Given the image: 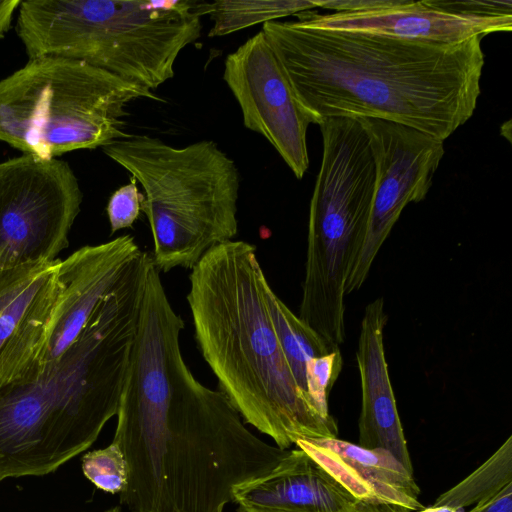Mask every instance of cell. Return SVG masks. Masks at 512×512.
I'll list each match as a JSON object with an SVG mask.
<instances>
[{
	"mask_svg": "<svg viewBox=\"0 0 512 512\" xmlns=\"http://www.w3.org/2000/svg\"><path fill=\"white\" fill-rule=\"evenodd\" d=\"M183 328L150 263L113 438L127 461L120 503L130 512H223L235 487L289 451L254 435L221 391L194 377Z\"/></svg>",
	"mask_w": 512,
	"mask_h": 512,
	"instance_id": "6da1fadb",
	"label": "cell"
},
{
	"mask_svg": "<svg viewBox=\"0 0 512 512\" xmlns=\"http://www.w3.org/2000/svg\"><path fill=\"white\" fill-rule=\"evenodd\" d=\"M312 124L374 118L445 140L481 94L482 37L429 43L271 21L261 30Z\"/></svg>",
	"mask_w": 512,
	"mask_h": 512,
	"instance_id": "7a4b0ae2",
	"label": "cell"
},
{
	"mask_svg": "<svg viewBox=\"0 0 512 512\" xmlns=\"http://www.w3.org/2000/svg\"><path fill=\"white\" fill-rule=\"evenodd\" d=\"M187 301L198 348L242 419L281 449L301 438L337 437L297 385L276 335L256 247L231 240L191 269Z\"/></svg>",
	"mask_w": 512,
	"mask_h": 512,
	"instance_id": "3957f363",
	"label": "cell"
},
{
	"mask_svg": "<svg viewBox=\"0 0 512 512\" xmlns=\"http://www.w3.org/2000/svg\"><path fill=\"white\" fill-rule=\"evenodd\" d=\"M195 1L26 0L17 34L29 58L83 61L149 90L201 36Z\"/></svg>",
	"mask_w": 512,
	"mask_h": 512,
	"instance_id": "277c9868",
	"label": "cell"
},
{
	"mask_svg": "<svg viewBox=\"0 0 512 512\" xmlns=\"http://www.w3.org/2000/svg\"><path fill=\"white\" fill-rule=\"evenodd\" d=\"M102 149L143 187L141 211L151 228V256L159 272L192 269L237 234L239 172L215 142L176 148L131 135Z\"/></svg>",
	"mask_w": 512,
	"mask_h": 512,
	"instance_id": "5b68a950",
	"label": "cell"
},
{
	"mask_svg": "<svg viewBox=\"0 0 512 512\" xmlns=\"http://www.w3.org/2000/svg\"><path fill=\"white\" fill-rule=\"evenodd\" d=\"M161 100L83 61L41 56L0 80V141L41 159L130 137L126 107Z\"/></svg>",
	"mask_w": 512,
	"mask_h": 512,
	"instance_id": "8992f818",
	"label": "cell"
},
{
	"mask_svg": "<svg viewBox=\"0 0 512 512\" xmlns=\"http://www.w3.org/2000/svg\"><path fill=\"white\" fill-rule=\"evenodd\" d=\"M82 199L65 161L23 154L0 162V271L58 259Z\"/></svg>",
	"mask_w": 512,
	"mask_h": 512,
	"instance_id": "52a82bcc",
	"label": "cell"
},
{
	"mask_svg": "<svg viewBox=\"0 0 512 512\" xmlns=\"http://www.w3.org/2000/svg\"><path fill=\"white\" fill-rule=\"evenodd\" d=\"M375 165L372 205L361 249L345 281V295L357 291L403 209L424 200L444 155V141L395 122L356 118Z\"/></svg>",
	"mask_w": 512,
	"mask_h": 512,
	"instance_id": "ba28073f",
	"label": "cell"
},
{
	"mask_svg": "<svg viewBox=\"0 0 512 512\" xmlns=\"http://www.w3.org/2000/svg\"><path fill=\"white\" fill-rule=\"evenodd\" d=\"M223 79L245 127L262 135L301 179L309 167L307 130L312 122L262 31L227 55Z\"/></svg>",
	"mask_w": 512,
	"mask_h": 512,
	"instance_id": "9c48e42d",
	"label": "cell"
},
{
	"mask_svg": "<svg viewBox=\"0 0 512 512\" xmlns=\"http://www.w3.org/2000/svg\"><path fill=\"white\" fill-rule=\"evenodd\" d=\"M60 260L0 271V388L43 369Z\"/></svg>",
	"mask_w": 512,
	"mask_h": 512,
	"instance_id": "30bf717a",
	"label": "cell"
},
{
	"mask_svg": "<svg viewBox=\"0 0 512 512\" xmlns=\"http://www.w3.org/2000/svg\"><path fill=\"white\" fill-rule=\"evenodd\" d=\"M141 253L134 237L126 234L83 246L60 260V292L49 325L43 368L72 345L101 299Z\"/></svg>",
	"mask_w": 512,
	"mask_h": 512,
	"instance_id": "8fae6325",
	"label": "cell"
},
{
	"mask_svg": "<svg viewBox=\"0 0 512 512\" xmlns=\"http://www.w3.org/2000/svg\"><path fill=\"white\" fill-rule=\"evenodd\" d=\"M386 323L384 300L379 297L365 308L356 352L362 392L357 444L389 451L414 473L385 357Z\"/></svg>",
	"mask_w": 512,
	"mask_h": 512,
	"instance_id": "7c38bea8",
	"label": "cell"
},
{
	"mask_svg": "<svg viewBox=\"0 0 512 512\" xmlns=\"http://www.w3.org/2000/svg\"><path fill=\"white\" fill-rule=\"evenodd\" d=\"M295 445L356 500L397 505L411 512L424 507L413 472L387 450L364 448L337 437L301 438Z\"/></svg>",
	"mask_w": 512,
	"mask_h": 512,
	"instance_id": "4fadbf2b",
	"label": "cell"
},
{
	"mask_svg": "<svg viewBox=\"0 0 512 512\" xmlns=\"http://www.w3.org/2000/svg\"><path fill=\"white\" fill-rule=\"evenodd\" d=\"M297 15L299 22L310 27L369 32L439 44L459 43L512 29V17H466L432 8L424 0H406L399 6L368 12Z\"/></svg>",
	"mask_w": 512,
	"mask_h": 512,
	"instance_id": "5bb4252c",
	"label": "cell"
},
{
	"mask_svg": "<svg viewBox=\"0 0 512 512\" xmlns=\"http://www.w3.org/2000/svg\"><path fill=\"white\" fill-rule=\"evenodd\" d=\"M355 500L298 447L266 474L233 490L239 506L266 511L333 512Z\"/></svg>",
	"mask_w": 512,
	"mask_h": 512,
	"instance_id": "9a60e30c",
	"label": "cell"
},
{
	"mask_svg": "<svg viewBox=\"0 0 512 512\" xmlns=\"http://www.w3.org/2000/svg\"><path fill=\"white\" fill-rule=\"evenodd\" d=\"M266 301L276 335L294 379L298 387L308 395L307 362L312 358L329 354L339 349V346L326 341L296 316L270 285L266 290Z\"/></svg>",
	"mask_w": 512,
	"mask_h": 512,
	"instance_id": "2e32d148",
	"label": "cell"
},
{
	"mask_svg": "<svg viewBox=\"0 0 512 512\" xmlns=\"http://www.w3.org/2000/svg\"><path fill=\"white\" fill-rule=\"evenodd\" d=\"M316 8L314 1L307 0H218L195 1L200 16L208 15L213 21L209 37L231 34L256 24L300 14Z\"/></svg>",
	"mask_w": 512,
	"mask_h": 512,
	"instance_id": "e0dca14e",
	"label": "cell"
},
{
	"mask_svg": "<svg viewBox=\"0 0 512 512\" xmlns=\"http://www.w3.org/2000/svg\"><path fill=\"white\" fill-rule=\"evenodd\" d=\"M512 483V436L467 477L440 494L432 505L464 509L493 497Z\"/></svg>",
	"mask_w": 512,
	"mask_h": 512,
	"instance_id": "ac0fdd59",
	"label": "cell"
},
{
	"mask_svg": "<svg viewBox=\"0 0 512 512\" xmlns=\"http://www.w3.org/2000/svg\"><path fill=\"white\" fill-rule=\"evenodd\" d=\"M82 471L88 480L105 492L121 493L127 486V461L114 441L105 448L86 453L82 458Z\"/></svg>",
	"mask_w": 512,
	"mask_h": 512,
	"instance_id": "d6986e66",
	"label": "cell"
},
{
	"mask_svg": "<svg viewBox=\"0 0 512 512\" xmlns=\"http://www.w3.org/2000/svg\"><path fill=\"white\" fill-rule=\"evenodd\" d=\"M343 367L340 349L310 359L306 365L308 395L317 411L326 418L329 413L328 396Z\"/></svg>",
	"mask_w": 512,
	"mask_h": 512,
	"instance_id": "ffe728a7",
	"label": "cell"
},
{
	"mask_svg": "<svg viewBox=\"0 0 512 512\" xmlns=\"http://www.w3.org/2000/svg\"><path fill=\"white\" fill-rule=\"evenodd\" d=\"M143 199L144 194L139 192L137 180L133 177L111 195L107 204L111 234L133 226L139 217Z\"/></svg>",
	"mask_w": 512,
	"mask_h": 512,
	"instance_id": "44dd1931",
	"label": "cell"
},
{
	"mask_svg": "<svg viewBox=\"0 0 512 512\" xmlns=\"http://www.w3.org/2000/svg\"><path fill=\"white\" fill-rule=\"evenodd\" d=\"M437 10L473 18L512 17V2L509 1H442L424 0Z\"/></svg>",
	"mask_w": 512,
	"mask_h": 512,
	"instance_id": "7402d4cb",
	"label": "cell"
},
{
	"mask_svg": "<svg viewBox=\"0 0 512 512\" xmlns=\"http://www.w3.org/2000/svg\"><path fill=\"white\" fill-rule=\"evenodd\" d=\"M406 0H326L314 1L316 8L336 10L338 13L368 12L402 5Z\"/></svg>",
	"mask_w": 512,
	"mask_h": 512,
	"instance_id": "603a6c76",
	"label": "cell"
},
{
	"mask_svg": "<svg viewBox=\"0 0 512 512\" xmlns=\"http://www.w3.org/2000/svg\"><path fill=\"white\" fill-rule=\"evenodd\" d=\"M237 512H295V511H266V510H255L239 506ZM333 512H411L406 508L386 504V503H373L355 500L349 505Z\"/></svg>",
	"mask_w": 512,
	"mask_h": 512,
	"instance_id": "cb8c5ba5",
	"label": "cell"
},
{
	"mask_svg": "<svg viewBox=\"0 0 512 512\" xmlns=\"http://www.w3.org/2000/svg\"><path fill=\"white\" fill-rule=\"evenodd\" d=\"M468 512H512V483L493 497L477 503Z\"/></svg>",
	"mask_w": 512,
	"mask_h": 512,
	"instance_id": "d4e9b609",
	"label": "cell"
},
{
	"mask_svg": "<svg viewBox=\"0 0 512 512\" xmlns=\"http://www.w3.org/2000/svg\"><path fill=\"white\" fill-rule=\"evenodd\" d=\"M21 2L20 0H0V39L9 30L13 14Z\"/></svg>",
	"mask_w": 512,
	"mask_h": 512,
	"instance_id": "484cf974",
	"label": "cell"
},
{
	"mask_svg": "<svg viewBox=\"0 0 512 512\" xmlns=\"http://www.w3.org/2000/svg\"><path fill=\"white\" fill-rule=\"evenodd\" d=\"M418 512H463V509H458L450 506H434L423 507Z\"/></svg>",
	"mask_w": 512,
	"mask_h": 512,
	"instance_id": "4316f807",
	"label": "cell"
},
{
	"mask_svg": "<svg viewBox=\"0 0 512 512\" xmlns=\"http://www.w3.org/2000/svg\"><path fill=\"white\" fill-rule=\"evenodd\" d=\"M106 512H121V510H120L119 506H116V507H113V508L107 510Z\"/></svg>",
	"mask_w": 512,
	"mask_h": 512,
	"instance_id": "83f0119b",
	"label": "cell"
}]
</instances>
